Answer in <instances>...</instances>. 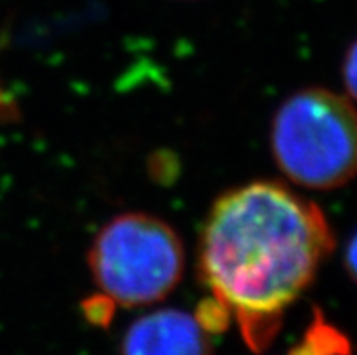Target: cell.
Listing matches in <instances>:
<instances>
[{"label":"cell","instance_id":"obj_1","mask_svg":"<svg viewBox=\"0 0 357 355\" xmlns=\"http://www.w3.org/2000/svg\"><path fill=\"white\" fill-rule=\"evenodd\" d=\"M334 238L316 203L276 181L222 194L198 245L199 278L236 315L250 348L261 350L331 254Z\"/></svg>","mask_w":357,"mask_h":355},{"label":"cell","instance_id":"obj_2","mask_svg":"<svg viewBox=\"0 0 357 355\" xmlns=\"http://www.w3.org/2000/svg\"><path fill=\"white\" fill-rule=\"evenodd\" d=\"M271 147L281 172L308 189H335L357 174V111L328 89L298 91L280 105Z\"/></svg>","mask_w":357,"mask_h":355},{"label":"cell","instance_id":"obj_3","mask_svg":"<svg viewBox=\"0 0 357 355\" xmlns=\"http://www.w3.org/2000/svg\"><path fill=\"white\" fill-rule=\"evenodd\" d=\"M89 269L109 301L140 306L160 301L178 287L185 250L169 223L129 212L105 223L89 248Z\"/></svg>","mask_w":357,"mask_h":355},{"label":"cell","instance_id":"obj_4","mask_svg":"<svg viewBox=\"0 0 357 355\" xmlns=\"http://www.w3.org/2000/svg\"><path fill=\"white\" fill-rule=\"evenodd\" d=\"M122 355H213L208 332L183 310L153 312L127 328Z\"/></svg>","mask_w":357,"mask_h":355},{"label":"cell","instance_id":"obj_5","mask_svg":"<svg viewBox=\"0 0 357 355\" xmlns=\"http://www.w3.org/2000/svg\"><path fill=\"white\" fill-rule=\"evenodd\" d=\"M343 77L349 93L357 100V42L350 47L349 54H347V60H344L343 68Z\"/></svg>","mask_w":357,"mask_h":355},{"label":"cell","instance_id":"obj_6","mask_svg":"<svg viewBox=\"0 0 357 355\" xmlns=\"http://www.w3.org/2000/svg\"><path fill=\"white\" fill-rule=\"evenodd\" d=\"M347 263H349L350 274L357 281V234L352 238V241L349 245V250H347Z\"/></svg>","mask_w":357,"mask_h":355}]
</instances>
